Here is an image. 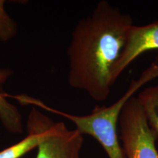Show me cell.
<instances>
[{
  "mask_svg": "<svg viewBox=\"0 0 158 158\" xmlns=\"http://www.w3.org/2000/svg\"><path fill=\"white\" fill-rule=\"evenodd\" d=\"M156 78H158V61L152 63L139 78L132 80L127 90L117 101L110 106H96L87 115L76 116L67 114L48 107L36 99H33L31 105L68 118L75 124L76 129L81 134H86L95 138L101 144L109 158H124L117 134L120 113L126 102L143 85Z\"/></svg>",
  "mask_w": 158,
  "mask_h": 158,
  "instance_id": "obj_2",
  "label": "cell"
},
{
  "mask_svg": "<svg viewBox=\"0 0 158 158\" xmlns=\"http://www.w3.org/2000/svg\"><path fill=\"white\" fill-rule=\"evenodd\" d=\"M83 143V135L76 129H68L64 122L48 117L36 158H80Z\"/></svg>",
  "mask_w": 158,
  "mask_h": 158,
  "instance_id": "obj_4",
  "label": "cell"
},
{
  "mask_svg": "<svg viewBox=\"0 0 158 158\" xmlns=\"http://www.w3.org/2000/svg\"><path fill=\"white\" fill-rule=\"evenodd\" d=\"M118 123L124 158H158L157 135L136 97L124 104Z\"/></svg>",
  "mask_w": 158,
  "mask_h": 158,
  "instance_id": "obj_3",
  "label": "cell"
},
{
  "mask_svg": "<svg viewBox=\"0 0 158 158\" xmlns=\"http://www.w3.org/2000/svg\"><path fill=\"white\" fill-rule=\"evenodd\" d=\"M48 117L35 107L31 108L27 121V135L18 143L0 151V158H21L37 148Z\"/></svg>",
  "mask_w": 158,
  "mask_h": 158,
  "instance_id": "obj_6",
  "label": "cell"
},
{
  "mask_svg": "<svg viewBox=\"0 0 158 158\" xmlns=\"http://www.w3.org/2000/svg\"><path fill=\"white\" fill-rule=\"evenodd\" d=\"M136 98L158 139V84L143 89Z\"/></svg>",
  "mask_w": 158,
  "mask_h": 158,
  "instance_id": "obj_8",
  "label": "cell"
},
{
  "mask_svg": "<svg viewBox=\"0 0 158 158\" xmlns=\"http://www.w3.org/2000/svg\"><path fill=\"white\" fill-rule=\"evenodd\" d=\"M150 51H158V20L143 26L133 25L128 31L127 38L119 58L113 71V81L140 55Z\"/></svg>",
  "mask_w": 158,
  "mask_h": 158,
  "instance_id": "obj_5",
  "label": "cell"
},
{
  "mask_svg": "<svg viewBox=\"0 0 158 158\" xmlns=\"http://www.w3.org/2000/svg\"><path fill=\"white\" fill-rule=\"evenodd\" d=\"M134 24L130 15L106 0L99 2L88 16L77 23L67 49L70 87L104 101L115 83L113 71Z\"/></svg>",
  "mask_w": 158,
  "mask_h": 158,
  "instance_id": "obj_1",
  "label": "cell"
},
{
  "mask_svg": "<svg viewBox=\"0 0 158 158\" xmlns=\"http://www.w3.org/2000/svg\"><path fill=\"white\" fill-rule=\"evenodd\" d=\"M5 2L0 0V42H7L18 34L15 21L6 11Z\"/></svg>",
  "mask_w": 158,
  "mask_h": 158,
  "instance_id": "obj_9",
  "label": "cell"
},
{
  "mask_svg": "<svg viewBox=\"0 0 158 158\" xmlns=\"http://www.w3.org/2000/svg\"><path fill=\"white\" fill-rule=\"evenodd\" d=\"M12 74L13 71L10 69H0V85L5 84ZM6 98V94L0 92V120L9 133L21 134L23 133V124L21 113Z\"/></svg>",
  "mask_w": 158,
  "mask_h": 158,
  "instance_id": "obj_7",
  "label": "cell"
}]
</instances>
